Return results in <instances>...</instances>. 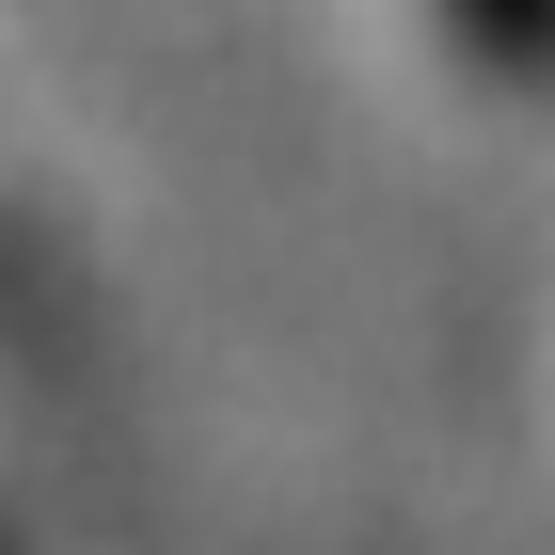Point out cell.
<instances>
[{
    "instance_id": "6da1fadb",
    "label": "cell",
    "mask_w": 555,
    "mask_h": 555,
    "mask_svg": "<svg viewBox=\"0 0 555 555\" xmlns=\"http://www.w3.org/2000/svg\"><path fill=\"white\" fill-rule=\"evenodd\" d=\"M444 33L476 64H508V80H555V0H444Z\"/></svg>"
}]
</instances>
